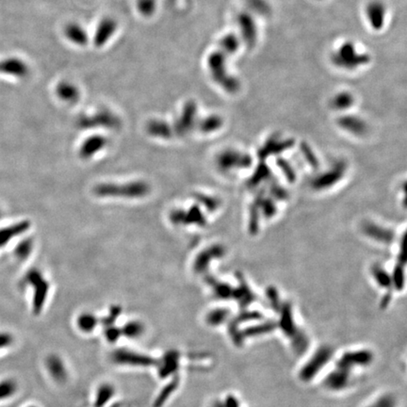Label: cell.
<instances>
[{
  "mask_svg": "<svg viewBox=\"0 0 407 407\" xmlns=\"http://www.w3.org/2000/svg\"><path fill=\"white\" fill-rule=\"evenodd\" d=\"M334 349L328 345H320L307 356L298 370V379L302 383L314 382L332 365L336 356Z\"/></svg>",
  "mask_w": 407,
  "mask_h": 407,
  "instance_id": "6da1fadb",
  "label": "cell"
},
{
  "mask_svg": "<svg viewBox=\"0 0 407 407\" xmlns=\"http://www.w3.org/2000/svg\"><path fill=\"white\" fill-rule=\"evenodd\" d=\"M226 59L222 51L213 52L208 58V67L214 80L226 92L234 94L239 90L240 82L228 72Z\"/></svg>",
  "mask_w": 407,
  "mask_h": 407,
  "instance_id": "7a4b0ae2",
  "label": "cell"
},
{
  "mask_svg": "<svg viewBox=\"0 0 407 407\" xmlns=\"http://www.w3.org/2000/svg\"><path fill=\"white\" fill-rule=\"evenodd\" d=\"M369 61L370 57L368 54L360 53L352 42L343 43L332 55V62L344 70H356Z\"/></svg>",
  "mask_w": 407,
  "mask_h": 407,
  "instance_id": "3957f363",
  "label": "cell"
},
{
  "mask_svg": "<svg viewBox=\"0 0 407 407\" xmlns=\"http://www.w3.org/2000/svg\"><path fill=\"white\" fill-rule=\"evenodd\" d=\"M24 281L33 287V310L36 314H38L43 309L45 301L47 299V295L49 292V284L47 280L44 279L39 271L36 270L29 271L27 273Z\"/></svg>",
  "mask_w": 407,
  "mask_h": 407,
  "instance_id": "277c9868",
  "label": "cell"
},
{
  "mask_svg": "<svg viewBox=\"0 0 407 407\" xmlns=\"http://www.w3.org/2000/svg\"><path fill=\"white\" fill-rule=\"evenodd\" d=\"M96 192L99 195H126V197L143 196L148 193V186L143 182L126 185L103 184L97 186Z\"/></svg>",
  "mask_w": 407,
  "mask_h": 407,
  "instance_id": "5b68a950",
  "label": "cell"
},
{
  "mask_svg": "<svg viewBox=\"0 0 407 407\" xmlns=\"http://www.w3.org/2000/svg\"><path fill=\"white\" fill-rule=\"evenodd\" d=\"M111 359L114 363L119 365L147 367L155 364L154 359L127 350H117L112 354Z\"/></svg>",
  "mask_w": 407,
  "mask_h": 407,
  "instance_id": "8992f818",
  "label": "cell"
},
{
  "mask_svg": "<svg viewBox=\"0 0 407 407\" xmlns=\"http://www.w3.org/2000/svg\"><path fill=\"white\" fill-rule=\"evenodd\" d=\"M237 22L243 42L247 47L253 48L257 40V27L254 17L248 12H241Z\"/></svg>",
  "mask_w": 407,
  "mask_h": 407,
  "instance_id": "52a82bcc",
  "label": "cell"
},
{
  "mask_svg": "<svg viewBox=\"0 0 407 407\" xmlns=\"http://www.w3.org/2000/svg\"><path fill=\"white\" fill-rule=\"evenodd\" d=\"M387 9L383 2L373 0L366 7V17L370 27L375 30H381L385 26Z\"/></svg>",
  "mask_w": 407,
  "mask_h": 407,
  "instance_id": "ba28073f",
  "label": "cell"
},
{
  "mask_svg": "<svg viewBox=\"0 0 407 407\" xmlns=\"http://www.w3.org/2000/svg\"><path fill=\"white\" fill-rule=\"evenodd\" d=\"M29 228V223L28 221H22L19 223H13L9 226L0 228V249L10 243L12 239L26 232Z\"/></svg>",
  "mask_w": 407,
  "mask_h": 407,
  "instance_id": "9c48e42d",
  "label": "cell"
},
{
  "mask_svg": "<svg viewBox=\"0 0 407 407\" xmlns=\"http://www.w3.org/2000/svg\"><path fill=\"white\" fill-rule=\"evenodd\" d=\"M179 354L175 351L167 353L164 357L160 361L159 365V375L161 377H167L172 373H175L179 365Z\"/></svg>",
  "mask_w": 407,
  "mask_h": 407,
  "instance_id": "30bf717a",
  "label": "cell"
},
{
  "mask_svg": "<svg viewBox=\"0 0 407 407\" xmlns=\"http://www.w3.org/2000/svg\"><path fill=\"white\" fill-rule=\"evenodd\" d=\"M363 407H399V399L394 393L386 391L370 399Z\"/></svg>",
  "mask_w": 407,
  "mask_h": 407,
  "instance_id": "8fae6325",
  "label": "cell"
},
{
  "mask_svg": "<svg viewBox=\"0 0 407 407\" xmlns=\"http://www.w3.org/2000/svg\"><path fill=\"white\" fill-rule=\"evenodd\" d=\"M47 367L50 375L56 381L61 382L66 378V369L62 361L56 356H52L47 360Z\"/></svg>",
  "mask_w": 407,
  "mask_h": 407,
  "instance_id": "7c38bea8",
  "label": "cell"
},
{
  "mask_svg": "<svg viewBox=\"0 0 407 407\" xmlns=\"http://www.w3.org/2000/svg\"><path fill=\"white\" fill-rule=\"evenodd\" d=\"M221 50L223 54L228 57L232 56L241 47V39L236 34H227L220 42Z\"/></svg>",
  "mask_w": 407,
  "mask_h": 407,
  "instance_id": "4fadbf2b",
  "label": "cell"
},
{
  "mask_svg": "<svg viewBox=\"0 0 407 407\" xmlns=\"http://www.w3.org/2000/svg\"><path fill=\"white\" fill-rule=\"evenodd\" d=\"M114 388L109 384H104L98 388L96 398V407H103L107 402L113 397Z\"/></svg>",
  "mask_w": 407,
  "mask_h": 407,
  "instance_id": "5bb4252c",
  "label": "cell"
},
{
  "mask_svg": "<svg viewBox=\"0 0 407 407\" xmlns=\"http://www.w3.org/2000/svg\"><path fill=\"white\" fill-rule=\"evenodd\" d=\"M354 102V97L348 92H341L332 99V106L337 109H345L351 107Z\"/></svg>",
  "mask_w": 407,
  "mask_h": 407,
  "instance_id": "9a60e30c",
  "label": "cell"
},
{
  "mask_svg": "<svg viewBox=\"0 0 407 407\" xmlns=\"http://www.w3.org/2000/svg\"><path fill=\"white\" fill-rule=\"evenodd\" d=\"M98 320L92 314L84 313L78 319V326L84 333H90L97 327Z\"/></svg>",
  "mask_w": 407,
  "mask_h": 407,
  "instance_id": "2e32d148",
  "label": "cell"
},
{
  "mask_svg": "<svg viewBox=\"0 0 407 407\" xmlns=\"http://www.w3.org/2000/svg\"><path fill=\"white\" fill-rule=\"evenodd\" d=\"M144 333V325L139 321H130L126 323L121 331V334L125 335L127 338L135 339L142 336Z\"/></svg>",
  "mask_w": 407,
  "mask_h": 407,
  "instance_id": "e0dca14e",
  "label": "cell"
},
{
  "mask_svg": "<svg viewBox=\"0 0 407 407\" xmlns=\"http://www.w3.org/2000/svg\"><path fill=\"white\" fill-rule=\"evenodd\" d=\"M17 385L12 380H4L0 382V401L10 398L16 392Z\"/></svg>",
  "mask_w": 407,
  "mask_h": 407,
  "instance_id": "ac0fdd59",
  "label": "cell"
},
{
  "mask_svg": "<svg viewBox=\"0 0 407 407\" xmlns=\"http://www.w3.org/2000/svg\"><path fill=\"white\" fill-rule=\"evenodd\" d=\"M104 146L103 141L98 138V139H90L88 142L85 143V145L81 148V153L83 155H93L96 153V149H100L102 146Z\"/></svg>",
  "mask_w": 407,
  "mask_h": 407,
  "instance_id": "d6986e66",
  "label": "cell"
},
{
  "mask_svg": "<svg viewBox=\"0 0 407 407\" xmlns=\"http://www.w3.org/2000/svg\"><path fill=\"white\" fill-rule=\"evenodd\" d=\"M213 407H243V402L235 394H228L223 402H217Z\"/></svg>",
  "mask_w": 407,
  "mask_h": 407,
  "instance_id": "ffe728a7",
  "label": "cell"
},
{
  "mask_svg": "<svg viewBox=\"0 0 407 407\" xmlns=\"http://www.w3.org/2000/svg\"><path fill=\"white\" fill-rule=\"evenodd\" d=\"M178 381L177 380H174V382H172L171 384H169V386H167L166 388L161 391L160 395L157 398V400L155 401V407H160L162 406L165 403V401H167V399L169 396L172 394V392H174L175 388L177 387Z\"/></svg>",
  "mask_w": 407,
  "mask_h": 407,
  "instance_id": "44dd1931",
  "label": "cell"
},
{
  "mask_svg": "<svg viewBox=\"0 0 407 407\" xmlns=\"http://www.w3.org/2000/svg\"><path fill=\"white\" fill-rule=\"evenodd\" d=\"M31 249H32L31 242H29V240H26L23 243L18 244V246L16 247L15 255H16V257H18L21 260H24V259L29 257V254L31 252Z\"/></svg>",
  "mask_w": 407,
  "mask_h": 407,
  "instance_id": "7402d4cb",
  "label": "cell"
},
{
  "mask_svg": "<svg viewBox=\"0 0 407 407\" xmlns=\"http://www.w3.org/2000/svg\"><path fill=\"white\" fill-rule=\"evenodd\" d=\"M340 124L347 128L356 129V130H361L363 128V123L356 117H343L340 119Z\"/></svg>",
  "mask_w": 407,
  "mask_h": 407,
  "instance_id": "603a6c76",
  "label": "cell"
},
{
  "mask_svg": "<svg viewBox=\"0 0 407 407\" xmlns=\"http://www.w3.org/2000/svg\"><path fill=\"white\" fill-rule=\"evenodd\" d=\"M13 341L12 336L9 333H0V350L4 349L11 345Z\"/></svg>",
  "mask_w": 407,
  "mask_h": 407,
  "instance_id": "cb8c5ba5",
  "label": "cell"
},
{
  "mask_svg": "<svg viewBox=\"0 0 407 407\" xmlns=\"http://www.w3.org/2000/svg\"></svg>",
  "mask_w": 407,
  "mask_h": 407,
  "instance_id": "d4e9b609",
  "label": "cell"
}]
</instances>
